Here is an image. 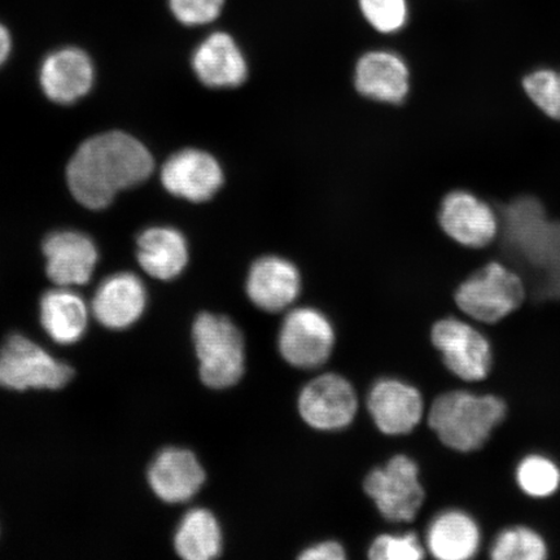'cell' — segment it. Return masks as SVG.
<instances>
[{"label": "cell", "instance_id": "cell-4", "mask_svg": "<svg viewBox=\"0 0 560 560\" xmlns=\"http://www.w3.org/2000/svg\"><path fill=\"white\" fill-rule=\"evenodd\" d=\"M525 285L515 271L501 262H489L455 291V304L468 317L494 325L520 310Z\"/></svg>", "mask_w": 560, "mask_h": 560}, {"label": "cell", "instance_id": "cell-5", "mask_svg": "<svg viewBox=\"0 0 560 560\" xmlns=\"http://www.w3.org/2000/svg\"><path fill=\"white\" fill-rule=\"evenodd\" d=\"M508 236L530 265L551 272L550 290L560 291V223L546 220L534 199H522L508 208Z\"/></svg>", "mask_w": 560, "mask_h": 560}, {"label": "cell", "instance_id": "cell-30", "mask_svg": "<svg viewBox=\"0 0 560 560\" xmlns=\"http://www.w3.org/2000/svg\"><path fill=\"white\" fill-rule=\"evenodd\" d=\"M226 0H167L175 20L185 26H202L221 16Z\"/></svg>", "mask_w": 560, "mask_h": 560}, {"label": "cell", "instance_id": "cell-1", "mask_svg": "<svg viewBox=\"0 0 560 560\" xmlns=\"http://www.w3.org/2000/svg\"><path fill=\"white\" fill-rule=\"evenodd\" d=\"M153 172L149 150L121 131L88 140L68 165L67 179L77 201L90 209L107 208L115 196L143 184Z\"/></svg>", "mask_w": 560, "mask_h": 560}, {"label": "cell", "instance_id": "cell-17", "mask_svg": "<svg viewBox=\"0 0 560 560\" xmlns=\"http://www.w3.org/2000/svg\"><path fill=\"white\" fill-rule=\"evenodd\" d=\"M198 79L212 89L241 86L248 75L247 60L236 40L225 32H215L201 42L192 55Z\"/></svg>", "mask_w": 560, "mask_h": 560}, {"label": "cell", "instance_id": "cell-24", "mask_svg": "<svg viewBox=\"0 0 560 560\" xmlns=\"http://www.w3.org/2000/svg\"><path fill=\"white\" fill-rule=\"evenodd\" d=\"M175 551L186 560H210L222 551L219 521L206 509H194L182 520L174 537Z\"/></svg>", "mask_w": 560, "mask_h": 560}, {"label": "cell", "instance_id": "cell-10", "mask_svg": "<svg viewBox=\"0 0 560 560\" xmlns=\"http://www.w3.org/2000/svg\"><path fill=\"white\" fill-rule=\"evenodd\" d=\"M359 409L355 390L345 377L325 374L315 377L299 397V411L306 424L319 431L345 429Z\"/></svg>", "mask_w": 560, "mask_h": 560}, {"label": "cell", "instance_id": "cell-9", "mask_svg": "<svg viewBox=\"0 0 560 560\" xmlns=\"http://www.w3.org/2000/svg\"><path fill=\"white\" fill-rule=\"evenodd\" d=\"M279 350L290 365L317 369L330 359L335 345L331 322L312 307L287 314L279 332Z\"/></svg>", "mask_w": 560, "mask_h": 560}, {"label": "cell", "instance_id": "cell-21", "mask_svg": "<svg viewBox=\"0 0 560 560\" xmlns=\"http://www.w3.org/2000/svg\"><path fill=\"white\" fill-rule=\"evenodd\" d=\"M425 544L427 549L438 559H471L480 548V528L465 511L447 510L429 525Z\"/></svg>", "mask_w": 560, "mask_h": 560}, {"label": "cell", "instance_id": "cell-6", "mask_svg": "<svg viewBox=\"0 0 560 560\" xmlns=\"http://www.w3.org/2000/svg\"><path fill=\"white\" fill-rule=\"evenodd\" d=\"M74 371L25 336L12 335L0 349V387L13 390L60 389Z\"/></svg>", "mask_w": 560, "mask_h": 560}, {"label": "cell", "instance_id": "cell-7", "mask_svg": "<svg viewBox=\"0 0 560 560\" xmlns=\"http://www.w3.org/2000/svg\"><path fill=\"white\" fill-rule=\"evenodd\" d=\"M363 487L385 520L394 523L415 521L425 499L419 467L408 455H396L384 467L375 468Z\"/></svg>", "mask_w": 560, "mask_h": 560}, {"label": "cell", "instance_id": "cell-29", "mask_svg": "<svg viewBox=\"0 0 560 560\" xmlns=\"http://www.w3.org/2000/svg\"><path fill=\"white\" fill-rule=\"evenodd\" d=\"M424 556V548L416 534L382 535L369 549V557L373 560H420Z\"/></svg>", "mask_w": 560, "mask_h": 560}, {"label": "cell", "instance_id": "cell-15", "mask_svg": "<svg viewBox=\"0 0 560 560\" xmlns=\"http://www.w3.org/2000/svg\"><path fill=\"white\" fill-rule=\"evenodd\" d=\"M206 481V471L196 455L179 447L161 452L149 470V482L160 500L182 503L192 499Z\"/></svg>", "mask_w": 560, "mask_h": 560}, {"label": "cell", "instance_id": "cell-26", "mask_svg": "<svg viewBox=\"0 0 560 560\" xmlns=\"http://www.w3.org/2000/svg\"><path fill=\"white\" fill-rule=\"evenodd\" d=\"M515 478L525 494L534 499H546L560 487V468L545 455L532 454L517 465Z\"/></svg>", "mask_w": 560, "mask_h": 560}, {"label": "cell", "instance_id": "cell-31", "mask_svg": "<svg viewBox=\"0 0 560 560\" xmlns=\"http://www.w3.org/2000/svg\"><path fill=\"white\" fill-rule=\"evenodd\" d=\"M299 558L303 560H342L346 559V550L339 542L326 541L312 546L301 552Z\"/></svg>", "mask_w": 560, "mask_h": 560}, {"label": "cell", "instance_id": "cell-25", "mask_svg": "<svg viewBox=\"0 0 560 560\" xmlns=\"http://www.w3.org/2000/svg\"><path fill=\"white\" fill-rule=\"evenodd\" d=\"M494 560H544L548 558V545L538 532L528 527L503 529L490 548Z\"/></svg>", "mask_w": 560, "mask_h": 560}, {"label": "cell", "instance_id": "cell-22", "mask_svg": "<svg viewBox=\"0 0 560 560\" xmlns=\"http://www.w3.org/2000/svg\"><path fill=\"white\" fill-rule=\"evenodd\" d=\"M138 261L153 278H177L188 264L186 237L172 228L144 230L138 237Z\"/></svg>", "mask_w": 560, "mask_h": 560}, {"label": "cell", "instance_id": "cell-28", "mask_svg": "<svg viewBox=\"0 0 560 560\" xmlns=\"http://www.w3.org/2000/svg\"><path fill=\"white\" fill-rule=\"evenodd\" d=\"M525 94L546 116L560 121V72L552 69H538L525 75Z\"/></svg>", "mask_w": 560, "mask_h": 560}, {"label": "cell", "instance_id": "cell-11", "mask_svg": "<svg viewBox=\"0 0 560 560\" xmlns=\"http://www.w3.org/2000/svg\"><path fill=\"white\" fill-rule=\"evenodd\" d=\"M439 223L454 242L468 248H485L499 233V220L488 202L471 192L453 191L441 202Z\"/></svg>", "mask_w": 560, "mask_h": 560}, {"label": "cell", "instance_id": "cell-27", "mask_svg": "<svg viewBox=\"0 0 560 560\" xmlns=\"http://www.w3.org/2000/svg\"><path fill=\"white\" fill-rule=\"evenodd\" d=\"M363 19L383 34L404 30L409 21V0H359Z\"/></svg>", "mask_w": 560, "mask_h": 560}, {"label": "cell", "instance_id": "cell-3", "mask_svg": "<svg viewBox=\"0 0 560 560\" xmlns=\"http://www.w3.org/2000/svg\"><path fill=\"white\" fill-rule=\"evenodd\" d=\"M192 339L200 362L201 382L209 388L233 387L244 374L243 335L223 315L201 313L194 322Z\"/></svg>", "mask_w": 560, "mask_h": 560}, {"label": "cell", "instance_id": "cell-8", "mask_svg": "<svg viewBox=\"0 0 560 560\" xmlns=\"http://www.w3.org/2000/svg\"><path fill=\"white\" fill-rule=\"evenodd\" d=\"M431 341L454 376L468 383L487 380L492 369V347L478 328L455 317L432 326Z\"/></svg>", "mask_w": 560, "mask_h": 560}, {"label": "cell", "instance_id": "cell-32", "mask_svg": "<svg viewBox=\"0 0 560 560\" xmlns=\"http://www.w3.org/2000/svg\"><path fill=\"white\" fill-rule=\"evenodd\" d=\"M12 48L11 34L7 27L0 23V66L9 58Z\"/></svg>", "mask_w": 560, "mask_h": 560}, {"label": "cell", "instance_id": "cell-18", "mask_svg": "<svg viewBox=\"0 0 560 560\" xmlns=\"http://www.w3.org/2000/svg\"><path fill=\"white\" fill-rule=\"evenodd\" d=\"M94 82V66L85 51L66 47L47 56L40 85L55 103L70 104L85 96Z\"/></svg>", "mask_w": 560, "mask_h": 560}, {"label": "cell", "instance_id": "cell-20", "mask_svg": "<svg viewBox=\"0 0 560 560\" xmlns=\"http://www.w3.org/2000/svg\"><path fill=\"white\" fill-rule=\"evenodd\" d=\"M410 72L400 55L392 51H370L355 67V89L376 102L400 104L409 94Z\"/></svg>", "mask_w": 560, "mask_h": 560}, {"label": "cell", "instance_id": "cell-13", "mask_svg": "<svg viewBox=\"0 0 560 560\" xmlns=\"http://www.w3.org/2000/svg\"><path fill=\"white\" fill-rule=\"evenodd\" d=\"M371 418L385 435L410 433L424 415L422 394L412 385L397 380H382L374 384L368 398Z\"/></svg>", "mask_w": 560, "mask_h": 560}, {"label": "cell", "instance_id": "cell-2", "mask_svg": "<svg viewBox=\"0 0 560 560\" xmlns=\"http://www.w3.org/2000/svg\"><path fill=\"white\" fill-rule=\"evenodd\" d=\"M506 415V402L500 397L451 390L432 402L429 424L446 447L454 452L471 453L488 443Z\"/></svg>", "mask_w": 560, "mask_h": 560}, {"label": "cell", "instance_id": "cell-19", "mask_svg": "<svg viewBox=\"0 0 560 560\" xmlns=\"http://www.w3.org/2000/svg\"><path fill=\"white\" fill-rule=\"evenodd\" d=\"M147 305L145 287L131 272L105 279L93 299L94 317L110 330H124L142 317Z\"/></svg>", "mask_w": 560, "mask_h": 560}, {"label": "cell", "instance_id": "cell-23", "mask_svg": "<svg viewBox=\"0 0 560 560\" xmlns=\"http://www.w3.org/2000/svg\"><path fill=\"white\" fill-rule=\"evenodd\" d=\"M40 324L59 345H74L88 328L85 301L67 287L46 292L40 300Z\"/></svg>", "mask_w": 560, "mask_h": 560}, {"label": "cell", "instance_id": "cell-14", "mask_svg": "<svg viewBox=\"0 0 560 560\" xmlns=\"http://www.w3.org/2000/svg\"><path fill=\"white\" fill-rule=\"evenodd\" d=\"M44 252L47 276L56 285L90 282L97 262V249L89 236L75 231L55 233L45 241Z\"/></svg>", "mask_w": 560, "mask_h": 560}, {"label": "cell", "instance_id": "cell-16", "mask_svg": "<svg viewBox=\"0 0 560 560\" xmlns=\"http://www.w3.org/2000/svg\"><path fill=\"white\" fill-rule=\"evenodd\" d=\"M301 291V277L295 265L282 257L257 260L249 270L247 293L258 310L278 313L295 303Z\"/></svg>", "mask_w": 560, "mask_h": 560}, {"label": "cell", "instance_id": "cell-12", "mask_svg": "<svg viewBox=\"0 0 560 560\" xmlns=\"http://www.w3.org/2000/svg\"><path fill=\"white\" fill-rule=\"evenodd\" d=\"M165 190L192 202L212 199L223 184L222 167L208 152L188 149L175 153L161 170Z\"/></svg>", "mask_w": 560, "mask_h": 560}]
</instances>
